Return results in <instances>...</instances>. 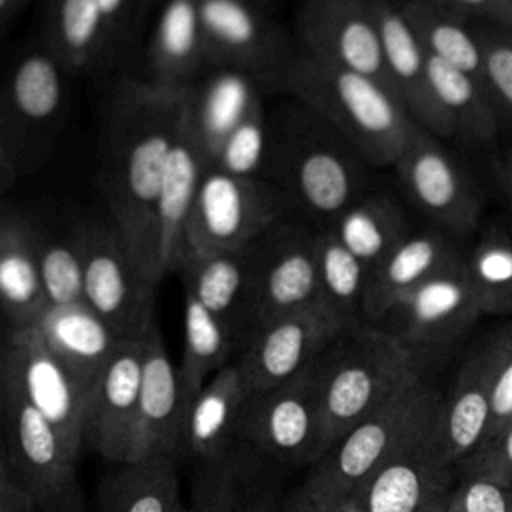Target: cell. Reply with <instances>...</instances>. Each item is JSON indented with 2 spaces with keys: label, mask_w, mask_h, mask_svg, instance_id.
<instances>
[{
  "label": "cell",
  "mask_w": 512,
  "mask_h": 512,
  "mask_svg": "<svg viewBox=\"0 0 512 512\" xmlns=\"http://www.w3.org/2000/svg\"><path fill=\"white\" fill-rule=\"evenodd\" d=\"M186 88L124 80L104 102L98 186L110 222L144 272L164 276L156 206L170 150L182 130Z\"/></svg>",
  "instance_id": "cell-1"
},
{
  "label": "cell",
  "mask_w": 512,
  "mask_h": 512,
  "mask_svg": "<svg viewBox=\"0 0 512 512\" xmlns=\"http://www.w3.org/2000/svg\"><path fill=\"white\" fill-rule=\"evenodd\" d=\"M364 156L326 120L300 102L270 114L266 180L282 194L288 212L306 224L330 228L368 190Z\"/></svg>",
  "instance_id": "cell-2"
},
{
  "label": "cell",
  "mask_w": 512,
  "mask_h": 512,
  "mask_svg": "<svg viewBox=\"0 0 512 512\" xmlns=\"http://www.w3.org/2000/svg\"><path fill=\"white\" fill-rule=\"evenodd\" d=\"M444 398L416 370L374 414L342 436L286 496L284 512H330L354 496L390 454L442 412Z\"/></svg>",
  "instance_id": "cell-3"
},
{
  "label": "cell",
  "mask_w": 512,
  "mask_h": 512,
  "mask_svg": "<svg viewBox=\"0 0 512 512\" xmlns=\"http://www.w3.org/2000/svg\"><path fill=\"white\" fill-rule=\"evenodd\" d=\"M282 88L340 132L372 168L394 166L420 126L392 88L302 50Z\"/></svg>",
  "instance_id": "cell-4"
},
{
  "label": "cell",
  "mask_w": 512,
  "mask_h": 512,
  "mask_svg": "<svg viewBox=\"0 0 512 512\" xmlns=\"http://www.w3.org/2000/svg\"><path fill=\"white\" fill-rule=\"evenodd\" d=\"M416 370V352L380 326L346 328L312 362L328 446L382 408Z\"/></svg>",
  "instance_id": "cell-5"
},
{
  "label": "cell",
  "mask_w": 512,
  "mask_h": 512,
  "mask_svg": "<svg viewBox=\"0 0 512 512\" xmlns=\"http://www.w3.org/2000/svg\"><path fill=\"white\" fill-rule=\"evenodd\" d=\"M74 72L40 42L12 64L0 104V182L14 186L36 170L64 126Z\"/></svg>",
  "instance_id": "cell-6"
},
{
  "label": "cell",
  "mask_w": 512,
  "mask_h": 512,
  "mask_svg": "<svg viewBox=\"0 0 512 512\" xmlns=\"http://www.w3.org/2000/svg\"><path fill=\"white\" fill-rule=\"evenodd\" d=\"M286 216L288 206L272 182L210 164L188 222L184 260L244 250Z\"/></svg>",
  "instance_id": "cell-7"
},
{
  "label": "cell",
  "mask_w": 512,
  "mask_h": 512,
  "mask_svg": "<svg viewBox=\"0 0 512 512\" xmlns=\"http://www.w3.org/2000/svg\"><path fill=\"white\" fill-rule=\"evenodd\" d=\"M84 302L120 340H144L158 322L156 284L110 220H86Z\"/></svg>",
  "instance_id": "cell-8"
},
{
  "label": "cell",
  "mask_w": 512,
  "mask_h": 512,
  "mask_svg": "<svg viewBox=\"0 0 512 512\" xmlns=\"http://www.w3.org/2000/svg\"><path fill=\"white\" fill-rule=\"evenodd\" d=\"M0 416V460L38 496L42 512L80 486L78 454L6 372H0Z\"/></svg>",
  "instance_id": "cell-9"
},
{
  "label": "cell",
  "mask_w": 512,
  "mask_h": 512,
  "mask_svg": "<svg viewBox=\"0 0 512 512\" xmlns=\"http://www.w3.org/2000/svg\"><path fill=\"white\" fill-rule=\"evenodd\" d=\"M208 66L230 68L262 88H282L300 48L256 0H200Z\"/></svg>",
  "instance_id": "cell-10"
},
{
  "label": "cell",
  "mask_w": 512,
  "mask_h": 512,
  "mask_svg": "<svg viewBox=\"0 0 512 512\" xmlns=\"http://www.w3.org/2000/svg\"><path fill=\"white\" fill-rule=\"evenodd\" d=\"M238 438L276 464L314 466L330 446L312 364L276 388L250 394Z\"/></svg>",
  "instance_id": "cell-11"
},
{
  "label": "cell",
  "mask_w": 512,
  "mask_h": 512,
  "mask_svg": "<svg viewBox=\"0 0 512 512\" xmlns=\"http://www.w3.org/2000/svg\"><path fill=\"white\" fill-rule=\"evenodd\" d=\"M392 168L406 198L430 226L458 240L478 228L482 214L478 186L436 134L418 126Z\"/></svg>",
  "instance_id": "cell-12"
},
{
  "label": "cell",
  "mask_w": 512,
  "mask_h": 512,
  "mask_svg": "<svg viewBox=\"0 0 512 512\" xmlns=\"http://www.w3.org/2000/svg\"><path fill=\"white\" fill-rule=\"evenodd\" d=\"M252 276L256 328L278 316L322 306L318 228L288 218L274 224L252 244Z\"/></svg>",
  "instance_id": "cell-13"
},
{
  "label": "cell",
  "mask_w": 512,
  "mask_h": 512,
  "mask_svg": "<svg viewBox=\"0 0 512 512\" xmlns=\"http://www.w3.org/2000/svg\"><path fill=\"white\" fill-rule=\"evenodd\" d=\"M296 38L304 54L392 88L372 0H302Z\"/></svg>",
  "instance_id": "cell-14"
},
{
  "label": "cell",
  "mask_w": 512,
  "mask_h": 512,
  "mask_svg": "<svg viewBox=\"0 0 512 512\" xmlns=\"http://www.w3.org/2000/svg\"><path fill=\"white\" fill-rule=\"evenodd\" d=\"M0 372H6L18 384L32 406L80 454V448L86 444L90 390L48 348L36 328L8 332Z\"/></svg>",
  "instance_id": "cell-15"
},
{
  "label": "cell",
  "mask_w": 512,
  "mask_h": 512,
  "mask_svg": "<svg viewBox=\"0 0 512 512\" xmlns=\"http://www.w3.org/2000/svg\"><path fill=\"white\" fill-rule=\"evenodd\" d=\"M484 316L466 270V254L404 296L376 326L412 352L454 344Z\"/></svg>",
  "instance_id": "cell-16"
},
{
  "label": "cell",
  "mask_w": 512,
  "mask_h": 512,
  "mask_svg": "<svg viewBox=\"0 0 512 512\" xmlns=\"http://www.w3.org/2000/svg\"><path fill=\"white\" fill-rule=\"evenodd\" d=\"M442 412L400 444L356 492L364 512H420L448 494L456 466L440 432Z\"/></svg>",
  "instance_id": "cell-17"
},
{
  "label": "cell",
  "mask_w": 512,
  "mask_h": 512,
  "mask_svg": "<svg viewBox=\"0 0 512 512\" xmlns=\"http://www.w3.org/2000/svg\"><path fill=\"white\" fill-rule=\"evenodd\" d=\"M346 328L328 308L316 306L260 324L238 366L250 392L276 388L304 372Z\"/></svg>",
  "instance_id": "cell-18"
},
{
  "label": "cell",
  "mask_w": 512,
  "mask_h": 512,
  "mask_svg": "<svg viewBox=\"0 0 512 512\" xmlns=\"http://www.w3.org/2000/svg\"><path fill=\"white\" fill-rule=\"evenodd\" d=\"M144 340L120 342L88 400L86 444L112 464L140 458V388Z\"/></svg>",
  "instance_id": "cell-19"
},
{
  "label": "cell",
  "mask_w": 512,
  "mask_h": 512,
  "mask_svg": "<svg viewBox=\"0 0 512 512\" xmlns=\"http://www.w3.org/2000/svg\"><path fill=\"white\" fill-rule=\"evenodd\" d=\"M510 348L512 324L476 344L458 368L440 420L444 452L454 466L488 436L494 384Z\"/></svg>",
  "instance_id": "cell-20"
},
{
  "label": "cell",
  "mask_w": 512,
  "mask_h": 512,
  "mask_svg": "<svg viewBox=\"0 0 512 512\" xmlns=\"http://www.w3.org/2000/svg\"><path fill=\"white\" fill-rule=\"evenodd\" d=\"M266 454L238 440L224 454L198 462L194 512H284L286 496Z\"/></svg>",
  "instance_id": "cell-21"
},
{
  "label": "cell",
  "mask_w": 512,
  "mask_h": 512,
  "mask_svg": "<svg viewBox=\"0 0 512 512\" xmlns=\"http://www.w3.org/2000/svg\"><path fill=\"white\" fill-rule=\"evenodd\" d=\"M390 84L410 116L438 138H454L452 126L436 102L428 52L404 16L398 0H372Z\"/></svg>",
  "instance_id": "cell-22"
},
{
  "label": "cell",
  "mask_w": 512,
  "mask_h": 512,
  "mask_svg": "<svg viewBox=\"0 0 512 512\" xmlns=\"http://www.w3.org/2000/svg\"><path fill=\"white\" fill-rule=\"evenodd\" d=\"M462 254L458 238L434 226L410 230L370 270L364 294V322L378 324L404 296Z\"/></svg>",
  "instance_id": "cell-23"
},
{
  "label": "cell",
  "mask_w": 512,
  "mask_h": 512,
  "mask_svg": "<svg viewBox=\"0 0 512 512\" xmlns=\"http://www.w3.org/2000/svg\"><path fill=\"white\" fill-rule=\"evenodd\" d=\"M190 398L178 368L172 364L158 322L144 338L140 388V458L148 454L178 456L184 450V430Z\"/></svg>",
  "instance_id": "cell-24"
},
{
  "label": "cell",
  "mask_w": 512,
  "mask_h": 512,
  "mask_svg": "<svg viewBox=\"0 0 512 512\" xmlns=\"http://www.w3.org/2000/svg\"><path fill=\"white\" fill-rule=\"evenodd\" d=\"M0 300L8 332L36 328L50 308L38 252V228L14 204L0 212Z\"/></svg>",
  "instance_id": "cell-25"
},
{
  "label": "cell",
  "mask_w": 512,
  "mask_h": 512,
  "mask_svg": "<svg viewBox=\"0 0 512 512\" xmlns=\"http://www.w3.org/2000/svg\"><path fill=\"white\" fill-rule=\"evenodd\" d=\"M184 292L198 298L232 332L240 350L254 334L252 246L234 252L190 256L176 272Z\"/></svg>",
  "instance_id": "cell-26"
},
{
  "label": "cell",
  "mask_w": 512,
  "mask_h": 512,
  "mask_svg": "<svg viewBox=\"0 0 512 512\" xmlns=\"http://www.w3.org/2000/svg\"><path fill=\"white\" fill-rule=\"evenodd\" d=\"M210 154L186 120L170 150L156 206L160 258L164 274L178 272L186 256V230Z\"/></svg>",
  "instance_id": "cell-27"
},
{
  "label": "cell",
  "mask_w": 512,
  "mask_h": 512,
  "mask_svg": "<svg viewBox=\"0 0 512 512\" xmlns=\"http://www.w3.org/2000/svg\"><path fill=\"white\" fill-rule=\"evenodd\" d=\"M250 394L238 362L216 372L190 402L182 454L204 462L230 450L240 440V422Z\"/></svg>",
  "instance_id": "cell-28"
},
{
  "label": "cell",
  "mask_w": 512,
  "mask_h": 512,
  "mask_svg": "<svg viewBox=\"0 0 512 512\" xmlns=\"http://www.w3.org/2000/svg\"><path fill=\"white\" fill-rule=\"evenodd\" d=\"M36 330L88 390L124 342L86 302L50 306Z\"/></svg>",
  "instance_id": "cell-29"
},
{
  "label": "cell",
  "mask_w": 512,
  "mask_h": 512,
  "mask_svg": "<svg viewBox=\"0 0 512 512\" xmlns=\"http://www.w3.org/2000/svg\"><path fill=\"white\" fill-rule=\"evenodd\" d=\"M146 62L150 80L176 88H186L208 68L200 0H162Z\"/></svg>",
  "instance_id": "cell-30"
},
{
  "label": "cell",
  "mask_w": 512,
  "mask_h": 512,
  "mask_svg": "<svg viewBox=\"0 0 512 512\" xmlns=\"http://www.w3.org/2000/svg\"><path fill=\"white\" fill-rule=\"evenodd\" d=\"M262 86L236 70L208 66L186 86V120L212 154L224 136L262 98Z\"/></svg>",
  "instance_id": "cell-31"
},
{
  "label": "cell",
  "mask_w": 512,
  "mask_h": 512,
  "mask_svg": "<svg viewBox=\"0 0 512 512\" xmlns=\"http://www.w3.org/2000/svg\"><path fill=\"white\" fill-rule=\"evenodd\" d=\"M174 460L166 454H148L118 464L100 482L98 512H186Z\"/></svg>",
  "instance_id": "cell-32"
},
{
  "label": "cell",
  "mask_w": 512,
  "mask_h": 512,
  "mask_svg": "<svg viewBox=\"0 0 512 512\" xmlns=\"http://www.w3.org/2000/svg\"><path fill=\"white\" fill-rule=\"evenodd\" d=\"M424 50L486 86L476 20L432 0H398ZM488 88V86H486Z\"/></svg>",
  "instance_id": "cell-33"
},
{
  "label": "cell",
  "mask_w": 512,
  "mask_h": 512,
  "mask_svg": "<svg viewBox=\"0 0 512 512\" xmlns=\"http://www.w3.org/2000/svg\"><path fill=\"white\" fill-rule=\"evenodd\" d=\"M430 84L454 138L470 144H490L502 118L488 88L474 76L428 54Z\"/></svg>",
  "instance_id": "cell-34"
},
{
  "label": "cell",
  "mask_w": 512,
  "mask_h": 512,
  "mask_svg": "<svg viewBox=\"0 0 512 512\" xmlns=\"http://www.w3.org/2000/svg\"><path fill=\"white\" fill-rule=\"evenodd\" d=\"M44 42L74 74L112 56L98 0H50Z\"/></svg>",
  "instance_id": "cell-35"
},
{
  "label": "cell",
  "mask_w": 512,
  "mask_h": 512,
  "mask_svg": "<svg viewBox=\"0 0 512 512\" xmlns=\"http://www.w3.org/2000/svg\"><path fill=\"white\" fill-rule=\"evenodd\" d=\"M330 230L372 270L412 228L402 206L390 194L370 190Z\"/></svg>",
  "instance_id": "cell-36"
},
{
  "label": "cell",
  "mask_w": 512,
  "mask_h": 512,
  "mask_svg": "<svg viewBox=\"0 0 512 512\" xmlns=\"http://www.w3.org/2000/svg\"><path fill=\"white\" fill-rule=\"evenodd\" d=\"M238 348L228 326L198 298L184 292V350L178 372L190 402L204 388L208 376L212 378L230 364Z\"/></svg>",
  "instance_id": "cell-37"
},
{
  "label": "cell",
  "mask_w": 512,
  "mask_h": 512,
  "mask_svg": "<svg viewBox=\"0 0 512 512\" xmlns=\"http://www.w3.org/2000/svg\"><path fill=\"white\" fill-rule=\"evenodd\" d=\"M318 276L322 306L346 326L366 324L364 294L370 268L330 228L318 230Z\"/></svg>",
  "instance_id": "cell-38"
},
{
  "label": "cell",
  "mask_w": 512,
  "mask_h": 512,
  "mask_svg": "<svg viewBox=\"0 0 512 512\" xmlns=\"http://www.w3.org/2000/svg\"><path fill=\"white\" fill-rule=\"evenodd\" d=\"M38 252L44 290L50 306L84 302L86 240L84 222L64 232L38 228Z\"/></svg>",
  "instance_id": "cell-39"
},
{
  "label": "cell",
  "mask_w": 512,
  "mask_h": 512,
  "mask_svg": "<svg viewBox=\"0 0 512 512\" xmlns=\"http://www.w3.org/2000/svg\"><path fill=\"white\" fill-rule=\"evenodd\" d=\"M466 270L484 314L512 312V236L486 228L466 254Z\"/></svg>",
  "instance_id": "cell-40"
},
{
  "label": "cell",
  "mask_w": 512,
  "mask_h": 512,
  "mask_svg": "<svg viewBox=\"0 0 512 512\" xmlns=\"http://www.w3.org/2000/svg\"><path fill=\"white\" fill-rule=\"evenodd\" d=\"M270 152V114L258 98L212 154V166L248 178H264Z\"/></svg>",
  "instance_id": "cell-41"
},
{
  "label": "cell",
  "mask_w": 512,
  "mask_h": 512,
  "mask_svg": "<svg viewBox=\"0 0 512 512\" xmlns=\"http://www.w3.org/2000/svg\"><path fill=\"white\" fill-rule=\"evenodd\" d=\"M476 32L482 46L488 92L502 124L512 128V30L476 20Z\"/></svg>",
  "instance_id": "cell-42"
},
{
  "label": "cell",
  "mask_w": 512,
  "mask_h": 512,
  "mask_svg": "<svg viewBox=\"0 0 512 512\" xmlns=\"http://www.w3.org/2000/svg\"><path fill=\"white\" fill-rule=\"evenodd\" d=\"M458 476H484L512 488V422L456 464Z\"/></svg>",
  "instance_id": "cell-43"
},
{
  "label": "cell",
  "mask_w": 512,
  "mask_h": 512,
  "mask_svg": "<svg viewBox=\"0 0 512 512\" xmlns=\"http://www.w3.org/2000/svg\"><path fill=\"white\" fill-rule=\"evenodd\" d=\"M446 512H512V488L484 476H458L446 494Z\"/></svg>",
  "instance_id": "cell-44"
},
{
  "label": "cell",
  "mask_w": 512,
  "mask_h": 512,
  "mask_svg": "<svg viewBox=\"0 0 512 512\" xmlns=\"http://www.w3.org/2000/svg\"><path fill=\"white\" fill-rule=\"evenodd\" d=\"M106 22L108 42L112 54L126 46L136 32L144 14L148 12L146 0H98Z\"/></svg>",
  "instance_id": "cell-45"
},
{
  "label": "cell",
  "mask_w": 512,
  "mask_h": 512,
  "mask_svg": "<svg viewBox=\"0 0 512 512\" xmlns=\"http://www.w3.org/2000/svg\"><path fill=\"white\" fill-rule=\"evenodd\" d=\"M478 22L512 30V0H432Z\"/></svg>",
  "instance_id": "cell-46"
},
{
  "label": "cell",
  "mask_w": 512,
  "mask_h": 512,
  "mask_svg": "<svg viewBox=\"0 0 512 512\" xmlns=\"http://www.w3.org/2000/svg\"><path fill=\"white\" fill-rule=\"evenodd\" d=\"M510 420H512V348L508 350L494 384L492 416H490V428H488L486 440L498 434Z\"/></svg>",
  "instance_id": "cell-47"
},
{
  "label": "cell",
  "mask_w": 512,
  "mask_h": 512,
  "mask_svg": "<svg viewBox=\"0 0 512 512\" xmlns=\"http://www.w3.org/2000/svg\"><path fill=\"white\" fill-rule=\"evenodd\" d=\"M0 512H42L38 496L0 460Z\"/></svg>",
  "instance_id": "cell-48"
},
{
  "label": "cell",
  "mask_w": 512,
  "mask_h": 512,
  "mask_svg": "<svg viewBox=\"0 0 512 512\" xmlns=\"http://www.w3.org/2000/svg\"><path fill=\"white\" fill-rule=\"evenodd\" d=\"M44 512H88L86 506H84V498H82L80 486L74 488L66 498H62L58 504H54L52 508H48Z\"/></svg>",
  "instance_id": "cell-49"
},
{
  "label": "cell",
  "mask_w": 512,
  "mask_h": 512,
  "mask_svg": "<svg viewBox=\"0 0 512 512\" xmlns=\"http://www.w3.org/2000/svg\"><path fill=\"white\" fill-rule=\"evenodd\" d=\"M30 0H0V20L4 26H8V22L12 18H16L26 6H28Z\"/></svg>",
  "instance_id": "cell-50"
},
{
  "label": "cell",
  "mask_w": 512,
  "mask_h": 512,
  "mask_svg": "<svg viewBox=\"0 0 512 512\" xmlns=\"http://www.w3.org/2000/svg\"><path fill=\"white\" fill-rule=\"evenodd\" d=\"M498 180H500V186L506 192V196L512 200V156L506 158L498 166Z\"/></svg>",
  "instance_id": "cell-51"
},
{
  "label": "cell",
  "mask_w": 512,
  "mask_h": 512,
  "mask_svg": "<svg viewBox=\"0 0 512 512\" xmlns=\"http://www.w3.org/2000/svg\"><path fill=\"white\" fill-rule=\"evenodd\" d=\"M330 512H364V508L360 504V498L354 494V496L346 498L344 502H340L338 506H334Z\"/></svg>",
  "instance_id": "cell-52"
},
{
  "label": "cell",
  "mask_w": 512,
  "mask_h": 512,
  "mask_svg": "<svg viewBox=\"0 0 512 512\" xmlns=\"http://www.w3.org/2000/svg\"><path fill=\"white\" fill-rule=\"evenodd\" d=\"M420 512H446V496L430 502L426 508H422Z\"/></svg>",
  "instance_id": "cell-53"
},
{
  "label": "cell",
  "mask_w": 512,
  "mask_h": 512,
  "mask_svg": "<svg viewBox=\"0 0 512 512\" xmlns=\"http://www.w3.org/2000/svg\"><path fill=\"white\" fill-rule=\"evenodd\" d=\"M256 2H258V4H262V6H266V8H268V6H270V2H272V0H256Z\"/></svg>",
  "instance_id": "cell-54"
},
{
  "label": "cell",
  "mask_w": 512,
  "mask_h": 512,
  "mask_svg": "<svg viewBox=\"0 0 512 512\" xmlns=\"http://www.w3.org/2000/svg\"><path fill=\"white\" fill-rule=\"evenodd\" d=\"M154 2H156V0H146V8H148V10H150V8H152V4H154Z\"/></svg>",
  "instance_id": "cell-55"
},
{
  "label": "cell",
  "mask_w": 512,
  "mask_h": 512,
  "mask_svg": "<svg viewBox=\"0 0 512 512\" xmlns=\"http://www.w3.org/2000/svg\"><path fill=\"white\" fill-rule=\"evenodd\" d=\"M186 512H194V510H192V508H186Z\"/></svg>",
  "instance_id": "cell-56"
},
{
  "label": "cell",
  "mask_w": 512,
  "mask_h": 512,
  "mask_svg": "<svg viewBox=\"0 0 512 512\" xmlns=\"http://www.w3.org/2000/svg\"><path fill=\"white\" fill-rule=\"evenodd\" d=\"M510 422H512V420H510ZM510 422H508V424H510Z\"/></svg>",
  "instance_id": "cell-57"
}]
</instances>
